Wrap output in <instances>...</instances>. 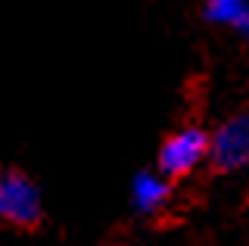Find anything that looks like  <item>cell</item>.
Here are the masks:
<instances>
[{
    "mask_svg": "<svg viewBox=\"0 0 249 246\" xmlns=\"http://www.w3.org/2000/svg\"><path fill=\"white\" fill-rule=\"evenodd\" d=\"M209 165L218 175H249V106L209 131Z\"/></svg>",
    "mask_w": 249,
    "mask_h": 246,
    "instance_id": "3957f363",
    "label": "cell"
},
{
    "mask_svg": "<svg viewBox=\"0 0 249 246\" xmlns=\"http://www.w3.org/2000/svg\"><path fill=\"white\" fill-rule=\"evenodd\" d=\"M171 193H175V181L162 178L156 168H140L131 178V206L143 218H156L159 212H165Z\"/></svg>",
    "mask_w": 249,
    "mask_h": 246,
    "instance_id": "277c9868",
    "label": "cell"
},
{
    "mask_svg": "<svg viewBox=\"0 0 249 246\" xmlns=\"http://www.w3.org/2000/svg\"><path fill=\"white\" fill-rule=\"evenodd\" d=\"M199 16L206 25L231 32L249 44V0H202Z\"/></svg>",
    "mask_w": 249,
    "mask_h": 246,
    "instance_id": "5b68a950",
    "label": "cell"
},
{
    "mask_svg": "<svg viewBox=\"0 0 249 246\" xmlns=\"http://www.w3.org/2000/svg\"><path fill=\"white\" fill-rule=\"evenodd\" d=\"M44 221V193L22 168H0V225L37 228Z\"/></svg>",
    "mask_w": 249,
    "mask_h": 246,
    "instance_id": "7a4b0ae2",
    "label": "cell"
},
{
    "mask_svg": "<svg viewBox=\"0 0 249 246\" xmlns=\"http://www.w3.org/2000/svg\"><path fill=\"white\" fill-rule=\"evenodd\" d=\"M209 165V128L187 122L162 137L156 150V172L168 181H184Z\"/></svg>",
    "mask_w": 249,
    "mask_h": 246,
    "instance_id": "6da1fadb",
    "label": "cell"
}]
</instances>
